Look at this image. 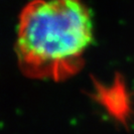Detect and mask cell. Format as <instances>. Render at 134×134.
<instances>
[{
    "label": "cell",
    "mask_w": 134,
    "mask_h": 134,
    "mask_svg": "<svg viewBox=\"0 0 134 134\" xmlns=\"http://www.w3.org/2000/svg\"><path fill=\"white\" fill-rule=\"evenodd\" d=\"M92 39L91 12L81 0H33L19 16L18 65L27 77L61 81L80 68Z\"/></svg>",
    "instance_id": "obj_1"
}]
</instances>
